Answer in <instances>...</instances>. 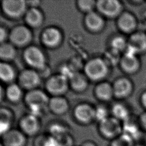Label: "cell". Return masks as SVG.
Here are the masks:
<instances>
[{"instance_id": "1", "label": "cell", "mask_w": 146, "mask_h": 146, "mask_svg": "<svg viewBox=\"0 0 146 146\" xmlns=\"http://www.w3.org/2000/svg\"><path fill=\"white\" fill-rule=\"evenodd\" d=\"M111 68L102 57H95L87 61L84 67V74L87 78L95 82L106 80L111 74Z\"/></svg>"}, {"instance_id": "2", "label": "cell", "mask_w": 146, "mask_h": 146, "mask_svg": "<svg viewBox=\"0 0 146 146\" xmlns=\"http://www.w3.org/2000/svg\"><path fill=\"white\" fill-rule=\"evenodd\" d=\"M98 129L102 137L111 141L123 133L122 122L110 116L98 123Z\"/></svg>"}, {"instance_id": "3", "label": "cell", "mask_w": 146, "mask_h": 146, "mask_svg": "<svg viewBox=\"0 0 146 146\" xmlns=\"http://www.w3.org/2000/svg\"><path fill=\"white\" fill-rule=\"evenodd\" d=\"M124 10V5L121 1H96V11H97L106 19L116 20Z\"/></svg>"}, {"instance_id": "4", "label": "cell", "mask_w": 146, "mask_h": 146, "mask_svg": "<svg viewBox=\"0 0 146 146\" xmlns=\"http://www.w3.org/2000/svg\"><path fill=\"white\" fill-rule=\"evenodd\" d=\"M114 99L123 101L131 96L134 91V84L132 80L126 76H121L116 78L112 83Z\"/></svg>"}, {"instance_id": "5", "label": "cell", "mask_w": 146, "mask_h": 146, "mask_svg": "<svg viewBox=\"0 0 146 146\" xmlns=\"http://www.w3.org/2000/svg\"><path fill=\"white\" fill-rule=\"evenodd\" d=\"M115 21L117 30L125 36H129L138 30V19L131 11L124 10Z\"/></svg>"}, {"instance_id": "6", "label": "cell", "mask_w": 146, "mask_h": 146, "mask_svg": "<svg viewBox=\"0 0 146 146\" xmlns=\"http://www.w3.org/2000/svg\"><path fill=\"white\" fill-rule=\"evenodd\" d=\"M119 67L127 75L137 74L141 68V62L139 55L126 51L122 54Z\"/></svg>"}, {"instance_id": "7", "label": "cell", "mask_w": 146, "mask_h": 146, "mask_svg": "<svg viewBox=\"0 0 146 146\" xmlns=\"http://www.w3.org/2000/svg\"><path fill=\"white\" fill-rule=\"evenodd\" d=\"M127 51L139 56L146 53V32L137 30L128 36Z\"/></svg>"}, {"instance_id": "8", "label": "cell", "mask_w": 146, "mask_h": 146, "mask_svg": "<svg viewBox=\"0 0 146 146\" xmlns=\"http://www.w3.org/2000/svg\"><path fill=\"white\" fill-rule=\"evenodd\" d=\"M26 63L33 68L43 69L46 66V58L42 51L35 46L27 48L23 54Z\"/></svg>"}, {"instance_id": "9", "label": "cell", "mask_w": 146, "mask_h": 146, "mask_svg": "<svg viewBox=\"0 0 146 146\" xmlns=\"http://www.w3.org/2000/svg\"><path fill=\"white\" fill-rule=\"evenodd\" d=\"M123 134L128 136L135 143L140 140L144 132L138 120V116L132 115L128 119L122 123Z\"/></svg>"}, {"instance_id": "10", "label": "cell", "mask_w": 146, "mask_h": 146, "mask_svg": "<svg viewBox=\"0 0 146 146\" xmlns=\"http://www.w3.org/2000/svg\"><path fill=\"white\" fill-rule=\"evenodd\" d=\"M27 2L24 0H5L2 7L5 13L9 17L17 18L25 13Z\"/></svg>"}, {"instance_id": "11", "label": "cell", "mask_w": 146, "mask_h": 146, "mask_svg": "<svg viewBox=\"0 0 146 146\" xmlns=\"http://www.w3.org/2000/svg\"><path fill=\"white\" fill-rule=\"evenodd\" d=\"M84 23L87 29L91 33H99L102 32L106 26V19L97 11L86 14Z\"/></svg>"}, {"instance_id": "12", "label": "cell", "mask_w": 146, "mask_h": 146, "mask_svg": "<svg viewBox=\"0 0 146 146\" xmlns=\"http://www.w3.org/2000/svg\"><path fill=\"white\" fill-rule=\"evenodd\" d=\"M46 87L49 92L55 96H59L67 91L68 79L61 74L54 75L47 80Z\"/></svg>"}, {"instance_id": "13", "label": "cell", "mask_w": 146, "mask_h": 146, "mask_svg": "<svg viewBox=\"0 0 146 146\" xmlns=\"http://www.w3.org/2000/svg\"><path fill=\"white\" fill-rule=\"evenodd\" d=\"M26 137L21 130L10 129L2 136L1 142L3 146H26Z\"/></svg>"}, {"instance_id": "14", "label": "cell", "mask_w": 146, "mask_h": 146, "mask_svg": "<svg viewBox=\"0 0 146 146\" xmlns=\"http://www.w3.org/2000/svg\"><path fill=\"white\" fill-rule=\"evenodd\" d=\"M10 39L17 46H22L27 44L32 39V34L29 28L24 26H18L14 28L10 33Z\"/></svg>"}, {"instance_id": "15", "label": "cell", "mask_w": 146, "mask_h": 146, "mask_svg": "<svg viewBox=\"0 0 146 146\" xmlns=\"http://www.w3.org/2000/svg\"><path fill=\"white\" fill-rule=\"evenodd\" d=\"M74 116L80 123L90 124L95 121V107L87 103L79 104L74 110Z\"/></svg>"}, {"instance_id": "16", "label": "cell", "mask_w": 146, "mask_h": 146, "mask_svg": "<svg viewBox=\"0 0 146 146\" xmlns=\"http://www.w3.org/2000/svg\"><path fill=\"white\" fill-rule=\"evenodd\" d=\"M21 131L26 136H33L39 131L40 123L37 117L29 114L24 116L21 120Z\"/></svg>"}, {"instance_id": "17", "label": "cell", "mask_w": 146, "mask_h": 146, "mask_svg": "<svg viewBox=\"0 0 146 146\" xmlns=\"http://www.w3.org/2000/svg\"><path fill=\"white\" fill-rule=\"evenodd\" d=\"M96 98L103 103H107L114 99L112 83L107 80L99 82L94 88Z\"/></svg>"}, {"instance_id": "18", "label": "cell", "mask_w": 146, "mask_h": 146, "mask_svg": "<svg viewBox=\"0 0 146 146\" xmlns=\"http://www.w3.org/2000/svg\"><path fill=\"white\" fill-rule=\"evenodd\" d=\"M25 101L30 107H43L49 102L46 94L39 90H32L26 95Z\"/></svg>"}, {"instance_id": "19", "label": "cell", "mask_w": 146, "mask_h": 146, "mask_svg": "<svg viewBox=\"0 0 146 146\" xmlns=\"http://www.w3.org/2000/svg\"><path fill=\"white\" fill-rule=\"evenodd\" d=\"M110 112L111 116L122 123L132 115L128 106L123 101L115 102L110 107Z\"/></svg>"}, {"instance_id": "20", "label": "cell", "mask_w": 146, "mask_h": 146, "mask_svg": "<svg viewBox=\"0 0 146 146\" xmlns=\"http://www.w3.org/2000/svg\"><path fill=\"white\" fill-rule=\"evenodd\" d=\"M39 75L33 70H25L22 71L19 76L21 85L27 89H33L40 83Z\"/></svg>"}, {"instance_id": "21", "label": "cell", "mask_w": 146, "mask_h": 146, "mask_svg": "<svg viewBox=\"0 0 146 146\" xmlns=\"http://www.w3.org/2000/svg\"><path fill=\"white\" fill-rule=\"evenodd\" d=\"M61 39V33L56 27H48L45 29L42 34V42L48 47H53L58 46Z\"/></svg>"}, {"instance_id": "22", "label": "cell", "mask_w": 146, "mask_h": 146, "mask_svg": "<svg viewBox=\"0 0 146 146\" xmlns=\"http://www.w3.org/2000/svg\"><path fill=\"white\" fill-rule=\"evenodd\" d=\"M128 47V37L119 33L110 37L109 40V48L114 49L123 54Z\"/></svg>"}, {"instance_id": "23", "label": "cell", "mask_w": 146, "mask_h": 146, "mask_svg": "<svg viewBox=\"0 0 146 146\" xmlns=\"http://www.w3.org/2000/svg\"><path fill=\"white\" fill-rule=\"evenodd\" d=\"M25 21L26 23L33 27L40 26L43 21L42 12L36 7H31L26 12Z\"/></svg>"}, {"instance_id": "24", "label": "cell", "mask_w": 146, "mask_h": 146, "mask_svg": "<svg viewBox=\"0 0 146 146\" xmlns=\"http://www.w3.org/2000/svg\"><path fill=\"white\" fill-rule=\"evenodd\" d=\"M71 87L77 91H84L88 86V79L84 74L75 72L69 79Z\"/></svg>"}, {"instance_id": "25", "label": "cell", "mask_w": 146, "mask_h": 146, "mask_svg": "<svg viewBox=\"0 0 146 146\" xmlns=\"http://www.w3.org/2000/svg\"><path fill=\"white\" fill-rule=\"evenodd\" d=\"M49 106L51 110L56 114H63L65 113L68 108L67 100L60 96H55L49 100Z\"/></svg>"}, {"instance_id": "26", "label": "cell", "mask_w": 146, "mask_h": 146, "mask_svg": "<svg viewBox=\"0 0 146 146\" xmlns=\"http://www.w3.org/2000/svg\"><path fill=\"white\" fill-rule=\"evenodd\" d=\"M122 54H123L119 51L108 47L105 51L102 58L112 68V67L119 66Z\"/></svg>"}, {"instance_id": "27", "label": "cell", "mask_w": 146, "mask_h": 146, "mask_svg": "<svg viewBox=\"0 0 146 146\" xmlns=\"http://www.w3.org/2000/svg\"><path fill=\"white\" fill-rule=\"evenodd\" d=\"M15 77L13 68L7 63L0 62V79L5 82H11Z\"/></svg>"}, {"instance_id": "28", "label": "cell", "mask_w": 146, "mask_h": 146, "mask_svg": "<svg viewBox=\"0 0 146 146\" xmlns=\"http://www.w3.org/2000/svg\"><path fill=\"white\" fill-rule=\"evenodd\" d=\"M111 116L110 107L100 104L95 107V120L98 123Z\"/></svg>"}, {"instance_id": "29", "label": "cell", "mask_w": 146, "mask_h": 146, "mask_svg": "<svg viewBox=\"0 0 146 146\" xmlns=\"http://www.w3.org/2000/svg\"><path fill=\"white\" fill-rule=\"evenodd\" d=\"M16 51L14 47L9 43L0 45V58L3 60H11L14 58Z\"/></svg>"}, {"instance_id": "30", "label": "cell", "mask_w": 146, "mask_h": 146, "mask_svg": "<svg viewBox=\"0 0 146 146\" xmlns=\"http://www.w3.org/2000/svg\"><path fill=\"white\" fill-rule=\"evenodd\" d=\"M6 96L11 102H17L22 97V90L19 86L12 83L6 89Z\"/></svg>"}, {"instance_id": "31", "label": "cell", "mask_w": 146, "mask_h": 146, "mask_svg": "<svg viewBox=\"0 0 146 146\" xmlns=\"http://www.w3.org/2000/svg\"><path fill=\"white\" fill-rule=\"evenodd\" d=\"M108 146H135V142L122 133L117 138L110 141Z\"/></svg>"}, {"instance_id": "32", "label": "cell", "mask_w": 146, "mask_h": 146, "mask_svg": "<svg viewBox=\"0 0 146 146\" xmlns=\"http://www.w3.org/2000/svg\"><path fill=\"white\" fill-rule=\"evenodd\" d=\"M79 8L83 12L88 14L95 11L96 1L95 0H80L78 2Z\"/></svg>"}, {"instance_id": "33", "label": "cell", "mask_w": 146, "mask_h": 146, "mask_svg": "<svg viewBox=\"0 0 146 146\" xmlns=\"http://www.w3.org/2000/svg\"><path fill=\"white\" fill-rule=\"evenodd\" d=\"M10 129V122L7 115H0V136L2 137Z\"/></svg>"}, {"instance_id": "34", "label": "cell", "mask_w": 146, "mask_h": 146, "mask_svg": "<svg viewBox=\"0 0 146 146\" xmlns=\"http://www.w3.org/2000/svg\"><path fill=\"white\" fill-rule=\"evenodd\" d=\"M40 143V146H61L58 139L52 136L44 137Z\"/></svg>"}, {"instance_id": "35", "label": "cell", "mask_w": 146, "mask_h": 146, "mask_svg": "<svg viewBox=\"0 0 146 146\" xmlns=\"http://www.w3.org/2000/svg\"><path fill=\"white\" fill-rule=\"evenodd\" d=\"M140 126L144 133H146V111H144L138 116Z\"/></svg>"}, {"instance_id": "36", "label": "cell", "mask_w": 146, "mask_h": 146, "mask_svg": "<svg viewBox=\"0 0 146 146\" xmlns=\"http://www.w3.org/2000/svg\"><path fill=\"white\" fill-rule=\"evenodd\" d=\"M139 101L141 107L146 111V90L143 91L140 94Z\"/></svg>"}, {"instance_id": "37", "label": "cell", "mask_w": 146, "mask_h": 146, "mask_svg": "<svg viewBox=\"0 0 146 146\" xmlns=\"http://www.w3.org/2000/svg\"><path fill=\"white\" fill-rule=\"evenodd\" d=\"M7 36V34L6 30L3 27H0V43H2L5 40Z\"/></svg>"}, {"instance_id": "38", "label": "cell", "mask_w": 146, "mask_h": 146, "mask_svg": "<svg viewBox=\"0 0 146 146\" xmlns=\"http://www.w3.org/2000/svg\"><path fill=\"white\" fill-rule=\"evenodd\" d=\"M80 146H98L97 144L92 140H86L83 141Z\"/></svg>"}, {"instance_id": "39", "label": "cell", "mask_w": 146, "mask_h": 146, "mask_svg": "<svg viewBox=\"0 0 146 146\" xmlns=\"http://www.w3.org/2000/svg\"><path fill=\"white\" fill-rule=\"evenodd\" d=\"M26 2L29 5L31 6L32 7H36V6H38L40 3V1H30Z\"/></svg>"}, {"instance_id": "40", "label": "cell", "mask_w": 146, "mask_h": 146, "mask_svg": "<svg viewBox=\"0 0 146 146\" xmlns=\"http://www.w3.org/2000/svg\"><path fill=\"white\" fill-rule=\"evenodd\" d=\"M2 94H3L2 88L1 86H0V100H1V98H2Z\"/></svg>"}, {"instance_id": "41", "label": "cell", "mask_w": 146, "mask_h": 146, "mask_svg": "<svg viewBox=\"0 0 146 146\" xmlns=\"http://www.w3.org/2000/svg\"><path fill=\"white\" fill-rule=\"evenodd\" d=\"M0 146H3L2 144V143H1V142H0Z\"/></svg>"}]
</instances>
